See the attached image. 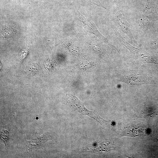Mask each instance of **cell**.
I'll list each match as a JSON object with an SVG mask.
<instances>
[{
  "label": "cell",
  "instance_id": "4",
  "mask_svg": "<svg viewBox=\"0 0 158 158\" xmlns=\"http://www.w3.org/2000/svg\"><path fill=\"white\" fill-rule=\"evenodd\" d=\"M120 81L131 85H139L150 83L145 77L135 75H129L122 77Z\"/></svg>",
  "mask_w": 158,
  "mask_h": 158
},
{
  "label": "cell",
  "instance_id": "2",
  "mask_svg": "<svg viewBox=\"0 0 158 158\" xmlns=\"http://www.w3.org/2000/svg\"><path fill=\"white\" fill-rule=\"evenodd\" d=\"M77 18L82 22L86 29L102 41L108 43L107 40L99 32L95 24L82 15L78 10H74Z\"/></svg>",
  "mask_w": 158,
  "mask_h": 158
},
{
  "label": "cell",
  "instance_id": "9",
  "mask_svg": "<svg viewBox=\"0 0 158 158\" xmlns=\"http://www.w3.org/2000/svg\"><path fill=\"white\" fill-rule=\"evenodd\" d=\"M157 29H158V25H157Z\"/></svg>",
  "mask_w": 158,
  "mask_h": 158
},
{
  "label": "cell",
  "instance_id": "6",
  "mask_svg": "<svg viewBox=\"0 0 158 158\" xmlns=\"http://www.w3.org/2000/svg\"><path fill=\"white\" fill-rule=\"evenodd\" d=\"M91 65L90 62L85 60H83L78 63L79 67L83 69H88L91 66Z\"/></svg>",
  "mask_w": 158,
  "mask_h": 158
},
{
  "label": "cell",
  "instance_id": "8",
  "mask_svg": "<svg viewBox=\"0 0 158 158\" xmlns=\"http://www.w3.org/2000/svg\"><path fill=\"white\" fill-rule=\"evenodd\" d=\"M156 43L158 45V40L157 41V42Z\"/></svg>",
  "mask_w": 158,
  "mask_h": 158
},
{
  "label": "cell",
  "instance_id": "3",
  "mask_svg": "<svg viewBox=\"0 0 158 158\" xmlns=\"http://www.w3.org/2000/svg\"><path fill=\"white\" fill-rule=\"evenodd\" d=\"M115 17L116 22L119 28L126 34L132 41L135 43L136 42L131 32L123 11L117 8L115 12Z\"/></svg>",
  "mask_w": 158,
  "mask_h": 158
},
{
  "label": "cell",
  "instance_id": "1",
  "mask_svg": "<svg viewBox=\"0 0 158 158\" xmlns=\"http://www.w3.org/2000/svg\"><path fill=\"white\" fill-rule=\"evenodd\" d=\"M69 103L74 110L82 114L87 115L95 119L100 123H104L108 126L109 125V121L101 118L95 113L87 110L83 104L76 97L75 95L71 94L69 96Z\"/></svg>",
  "mask_w": 158,
  "mask_h": 158
},
{
  "label": "cell",
  "instance_id": "7",
  "mask_svg": "<svg viewBox=\"0 0 158 158\" xmlns=\"http://www.w3.org/2000/svg\"><path fill=\"white\" fill-rule=\"evenodd\" d=\"M69 51L73 54L77 55L80 54L79 49L75 46L72 44H70L68 47Z\"/></svg>",
  "mask_w": 158,
  "mask_h": 158
},
{
  "label": "cell",
  "instance_id": "5",
  "mask_svg": "<svg viewBox=\"0 0 158 158\" xmlns=\"http://www.w3.org/2000/svg\"><path fill=\"white\" fill-rule=\"evenodd\" d=\"M154 10V5L152 0H147L146 5L142 12L144 15L147 16L150 14Z\"/></svg>",
  "mask_w": 158,
  "mask_h": 158
}]
</instances>
